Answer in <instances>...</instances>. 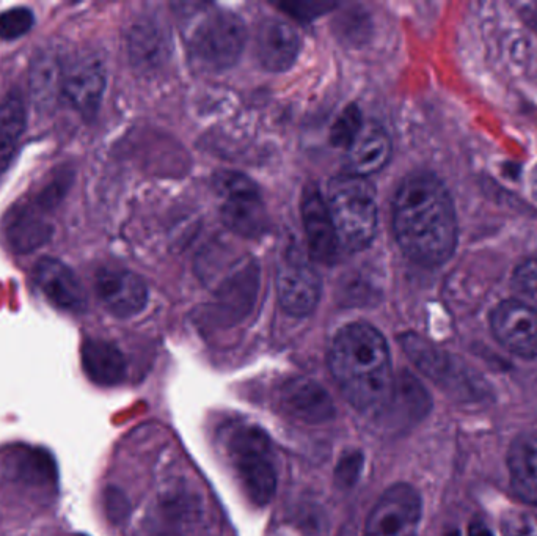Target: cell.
Wrapping results in <instances>:
<instances>
[{
	"instance_id": "obj_26",
	"label": "cell",
	"mask_w": 537,
	"mask_h": 536,
	"mask_svg": "<svg viewBox=\"0 0 537 536\" xmlns=\"http://www.w3.org/2000/svg\"><path fill=\"white\" fill-rule=\"evenodd\" d=\"M35 24L32 10L24 7L11 8L0 15V38L2 40H18L22 35L29 34Z\"/></svg>"
},
{
	"instance_id": "obj_28",
	"label": "cell",
	"mask_w": 537,
	"mask_h": 536,
	"mask_svg": "<svg viewBox=\"0 0 537 536\" xmlns=\"http://www.w3.org/2000/svg\"><path fill=\"white\" fill-rule=\"evenodd\" d=\"M363 458L360 452H349L340 459L337 469H335V483L340 488L349 489L357 483L358 478L362 475Z\"/></svg>"
},
{
	"instance_id": "obj_20",
	"label": "cell",
	"mask_w": 537,
	"mask_h": 536,
	"mask_svg": "<svg viewBox=\"0 0 537 536\" xmlns=\"http://www.w3.org/2000/svg\"><path fill=\"white\" fill-rule=\"evenodd\" d=\"M512 491L522 502L537 505V433L520 434L508 452Z\"/></svg>"
},
{
	"instance_id": "obj_27",
	"label": "cell",
	"mask_w": 537,
	"mask_h": 536,
	"mask_svg": "<svg viewBox=\"0 0 537 536\" xmlns=\"http://www.w3.org/2000/svg\"><path fill=\"white\" fill-rule=\"evenodd\" d=\"M503 536H537V516L530 511L512 510L501 519Z\"/></svg>"
},
{
	"instance_id": "obj_22",
	"label": "cell",
	"mask_w": 537,
	"mask_h": 536,
	"mask_svg": "<svg viewBox=\"0 0 537 536\" xmlns=\"http://www.w3.org/2000/svg\"><path fill=\"white\" fill-rule=\"evenodd\" d=\"M82 367L98 386L114 387L125 381L126 360L114 343L88 338L81 349Z\"/></svg>"
},
{
	"instance_id": "obj_5",
	"label": "cell",
	"mask_w": 537,
	"mask_h": 536,
	"mask_svg": "<svg viewBox=\"0 0 537 536\" xmlns=\"http://www.w3.org/2000/svg\"><path fill=\"white\" fill-rule=\"evenodd\" d=\"M189 49L195 62L206 70L233 67L241 57L245 27L241 19L228 12H206L190 30Z\"/></svg>"
},
{
	"instance_id": "obj_23",
	"label": "cell",
	"mask_w": 537,
	"mask_h": 536,
	"mask_svg": "<svg viewBox=\"0 0 537 536\" xmlns=\"http://www.w3.org/2000/svg\"><path fill=\"white\" fill-rule=\"evenodd\" d=\"M27 111L21 92L11 90L0 101V175H4L15 159L21 144L22 134L26 133Z\"/></svg>"
},
{
	"instance_id": "obj_9",
	"label": "cell",
	"mask_w": 537,
	"mask_h": 536,
	"mask_svg": "<svg viewBox=\"0 0 537 536\" xmlns=\"http://www.w3.org/2000/svg\"><path fill=\"white\" fill-rule=\"evenodd\" d=\"M423 513L420 492L396 483L380 496L369 513L363 536H413Z\"/></svg>"
},
{
	"instance_id": "obj_10",
	"label": "cell",
	"mask_w": 537,
	"mask_h": 536,
	"mask_svg": "<svg viewBox=\"0 0 537 536\" xmlns=\"http://www.w3.org/2000/svg\"><path fill=\"white\" fill-rule=\"evenodd\" d=\"M277 288L283 310L293 316L315 312L321 298L318 272L297 254H289L278 266Z\"/></svg>"
},
{
	"instance_id": "obj_7",
	"label": "cell",
	"mask_w": 537,
	"mask_h": 536,
	"mask_svg": "<svg viewBox=\"0 0 537 536\" xmlns=\"http://www.w3.org/2000/svg\"><path fill=\"white\" fill-rule=\"evenodd\" d=\"M401 345L413 365L451 397L465 403L487 397L484 384L468 373L459 360L428 340L415 334H406L402 335Z\"/></svg>"
},
{
	"instance_id": "obj_25",
	"label": "cell",
	"mask_w": 537,
	"mask_h": 536,
	"mask_svg": "<svg viewBox=\"0 0 537 536\" xmlns=\"http://www.w3.org/2000/svg\"><path fill=\"white\" fill-rule=\"evenodd\" d=\"M362 128L363 120L360 109L355 104H351L341 112L337 122L333 123L330 140L335 147L348 148L349 150Z\"/></svg>"
},
{
	"instance_id": "obj_15",
	"label": "cell",
	"mask_w": 537,
	"mask_h": 536,
	"mask_svg": "<svg viewBox=\"0 0 537 536\" xmlns=\"http://www.w3.org/2000/svg\"><path fill=\"white\" fill-rule=\"evenodd\" d=\"M95 288L99 301L118 318L137 315L147 304V285L137 274L126 269H99Z\"/></svg>"
},
{
	"instance_id": "obj_31",
	"label": "cell",
	"mask_w": 537,
	"mask_h": 536,
	"mask_svg": "<svg viewBox=\"0 0 537 536\" xmlns=\"http://www.w3.org/2000/svg\"><path fill=\"white\" fill-rule=\"evenodd\" d=\"M107 511H109L110 518L114 521H121L128 514V502H126L125 496H121L120 492L115 489H110L107 494Z\"/></svg>"
},
{
	"instance_id": "obj_24",
	"label": "cell",
	"mask_w": 537,
	"mask_h": 536,
	"mask_svg": "<svg viewBox=\"0 0 537 536\" xmlns=\"http://www.w3.org/2000/svg\"><path fill=\"white\" fill-rule=\"evenodd\" d=\"M63 63L54 52H43L33 62L32 95L35 103L49 106L54 103L55 96L62 92Z\"/></svg>"
},
{
	"instance_id": "obj_14",
	"label": "cell",
	"mask_w": 537,
	"mask_h": 536,
	"mask_svg": "<svg viewBox=\"0 0 537 536\" xmlns=\"http://www.w3.org/2000/svg\"><path fill=\"white\" fill-rule=\"evenodd\" d=\"M104 92L106 70L101 60L84 56L63 65L62 93L81 114H96Z\"/></svg>"
},
{
	"instance_id": "obj_6",
	"label": "cell",
	"mask_w": 537,
	"mask_h": 536,
	"mask_svg": "<svg viewBox=\"0 0 537 536\" xmlns=\"http://www.w3.org/2000/svg\"><path fill=\"white\" fill-rule=\"evenodd\" d=\"M57 467L41 448L11 447L0 453V485L32 502L48 503L57 492Z\"/></svg>"
},
{
	"instance_id": "obj_3",
	"label": "cell",
	"mask_w": 537,
	"mask_h": 536,
	"mask_svg": "<svg viewBox=\"0 0 537 536\" xmlns=\"http://www.w3.org/2000/svg\"><path fill=\"white\" fill-rule=\"evenodd\" d=\"M223 447L245 496L258 507L271 502L278 480L269 436L250 423H233L223 431Z\"/></svg>"
},
{
	"instance_id": "obj_1",
	"label": "cell",
	"mask_w": 537,
	"mask_h": 536,
	"mask_svg": "<svg viewBox=\"0 0 537 536\" xmlns=\"http://www.w3.org/2000/svg\"><path fill=\"white\" fill-rule=\"evenodd\" d=\"M396 239L410 260L439 266L453 255L456 214L445 186L431 175L406 178L393 206Z\"/></svg>"
},
{
	"instance_id": "obj_4",
	"label": "cell",
	"mask_w": 537,
	"mask_h": 536,
	"mask_svg": "<svg viewBox=\"0 0 537 536\" xmlns=\"http://www.w3.org/2000/svg\"><path fill=\"white\" fill-rule=\"evenodd\" d=\"M327 205L340 246L349 252L366 249L377 228L376 189L368 178L352 173L333 178Z\"/></svg>"
},
{
	"instance_id": "obj_19",
	"label": "cell",
	"mask_w": 537,
	"mask_h": 536,
	"mask_svg": "<svg viewBox=\"0 0 537 536\" xmlns=\"http://www.w3.org/2000/svg\"><path fill=\"white\" fill-rule=\"evenodd\" d=\"M299 49V34L282 19H264L258 26L255 37L256 57L267 71L282 73L293 67Z\"/></svg>"
},
{
	"instance_id": "obj_11",
	"label": "cell",
	"mask_w": 537,
	"mask_h": 536,
	"mask_svg": "<svg viewBox=\"0 0 537 536\" xmlns=\"http://www.w3.org/2000/svg\"><path fill=\"white\" fill-rule=\"evenodd\" d=\"M490 327L501 345L517 356L537 357V310L519 301H505L490 316Z\"/></svg>"
},
{
	"instance_id": "obj_16",
	"label": "cell",
	"mask_w": 537,
	"mask_h": 536,
	"mask_svg": "<svg viewBox=\"0 0 537 536\" xmlns=\"http://www.w3.org/2000/svg\"><path fill=\"white\" fill-rule=\"evenodd\" d=\"M431 408L428 390L415 376L402 371L393 381L390 398L377 415L390 430L399 431L420 423Z\"/></svg>"
},
{
	"instance_id": "obj_18",
	"label": "cell",
	"mask_w": 537,
	"mask_h": 536,
	"mask_svg": "<svg viewBox=\"0 0 537 536\" xmlns=\"http://www.w3.org/2000/svg\"><path fill=\"white\" fill-rule=\"evenodd\" d=\"M35 280L52 305L65 312L81 313L87 307V294L70 266L57 258L43 257L35 266Z\"/></svg>"
},
{
	"instance_id": "obj_8",
	"label": "cell",
	"mask_w": 537,
	"mask_h": 536,
	"mask_svg": "<svg viewBox=\"0 0 537 536\" xmlns=\"http://www.w3.org/2000/svg\"><path fill=\"white\" fill-rule=\"evenodd\" d=\"M222 221L238 235L256 238L266 230L267 211L260 191L252 180L234 172H220L214 178Z\"/></svg>"
},
{
	"instance_id": "obj_2",
	"label": "cell",
	"mask_w": 537,
	"mask_h": 536,
	"mask_svg": "<svg viewBox=\"0 0 537 536\" xmlns=\"http://www.w3.org/2000/svg\"><path fill=\"white\" fill-rule=\"evenodd\" d=\"M329 364L346 400L357 411L379 414L395 381L384 335L366 323L349 324L333 338Z\"/></svg>"
},
{
	"instance_id": "obj_21",
	"label": "cell",
	"mask_w": 537,
	"mask_h": 536,
	"mask_svg": "<svg viewBox=\"0 0 537 536\" xmlns=\"http://www.w3.org/2000/svg\"><path fill=\"white\" fill-rule=\"evenodd\" d=\"M390 156L391 140L387 131L377 123H366L349 147V170L357 177H369L385 167Z\"/></svg>"
},
{
	"instance_id": "obj_17",
	"label": "cell",
	"mask_w": 537,
	"mask_h": 536,
	"mask_svg": "<svg viewBox=\"0 0 537 536\" xmlns=\"http://www.w3.org/2000/svg\"><path fill=\"white\" fill-rule=\"evenodd\" d=\"M302 221L307 233L308 249L322 263L337 260L340 241L330 216L329 205L315 184H310L302 197Z\"/></svg>"
},
{
	"instance_id": "obj_13",
	"label": "cell",
	"mask_w": 537,
	"mask_h": 536,
	"mask_svg": "<svg viewBox=\"0 0 537 536\" xmlns=\"http://www.w3.org/2000/svg\"><path fill=\"white\" fill-rule=\"evenodd\" d=\"M278 408L297 422L324 423L335 417V404L321 384L308 378L289 379L280 387Z\"/></svg>"
},
{
	"instance_id": "obj_12",
	"label": "cell",
	"mask_w": 537,
	"mask_h": 536,
	"mask_svg": "<svg viewBox=\"0 0 537 536\" xmlns=\"http://www.w3.org/2000/svg\"><path fill=\"white\" fill-rule=\"evenodd\" d=\"M55 206L46 195L38 192L35 200L19 206L10 214L5 233L16 254H30L51 241L54 227L49 222L48 213Z\"/></svg>"
},
{
	"instance_id": "obj_33",
	"label": "cell",
	"mask_w": 537,
	"mask_h": 536,
	"mask_svg": "<svg viewBox=\"0 0 537 536\" xmlns=\"http://www.w3.org/2000/svg\"><path fill=\"white\" fill-rule=\"evenodd\" d=\"M531 189H533L534 199L537 200V166L534 167L533 175H531Z\"/></svg>"
},
{
	"instance_id": "obj_30",
	"label": "cell",
	"mask_w": 537,
	"mask_h": 536,
	"mask_svg": "<svg viewBox=\"0 0 537 536\" xmlns=\"http://www.w3.org/2000/svg\"><path fill=\"white\" fill-rule=\"evenodd\" d=\"M335 5L330 2H304V4H283L280 8H285L291 15L299 16L302 19L315 18L322 13L329 12Z\"/></svg>"
},
{
	"instance_id": "obj_32",
	"label": "cell",
	"mask_w": 537,
	"mask_h": 536,
	"mask_svg": "<svg viewBox=\"0 0 537 536\" xmlns=\"http://www.w3.org/2000/svg\"><path fill=\"white\" fill-rule=\"evenodd\" d=\"M468 536H495L494 532L487 527L484 522L476 521L470 525V530H468Z\"/></svg>"
},
{
	"instance_id": "obj_29",
	"label": "cell",
	"mask_w": 537,
	"mask_h": 536,
	"mask_svg": "<svg viewBox=\"0 0 537 536\" xmlns=\"http://www.w3.org/2000/svg\"><path fill=\"white\" fill-rule=\"evenodd\" d=\"M514 287L520 296L533 302L534 309H537V258L525 261L517 268Z\"/></svg>"
},
{
	"instance_id": "obj_34",
	"label": "cell",
	"mask_w": 537,
	"mask_h": 536,
	"mask_svg": "<svg viewBox=\"0 0 537 536\" xmlns=\"http://www.w3.org/2000/svg\"><path fill=\"white\" fill-rule=\"evenodd\" d=\"M446 536H461V533L457 532V530H453V532L446 533Z\"/></svg>"
}]
</instances>
